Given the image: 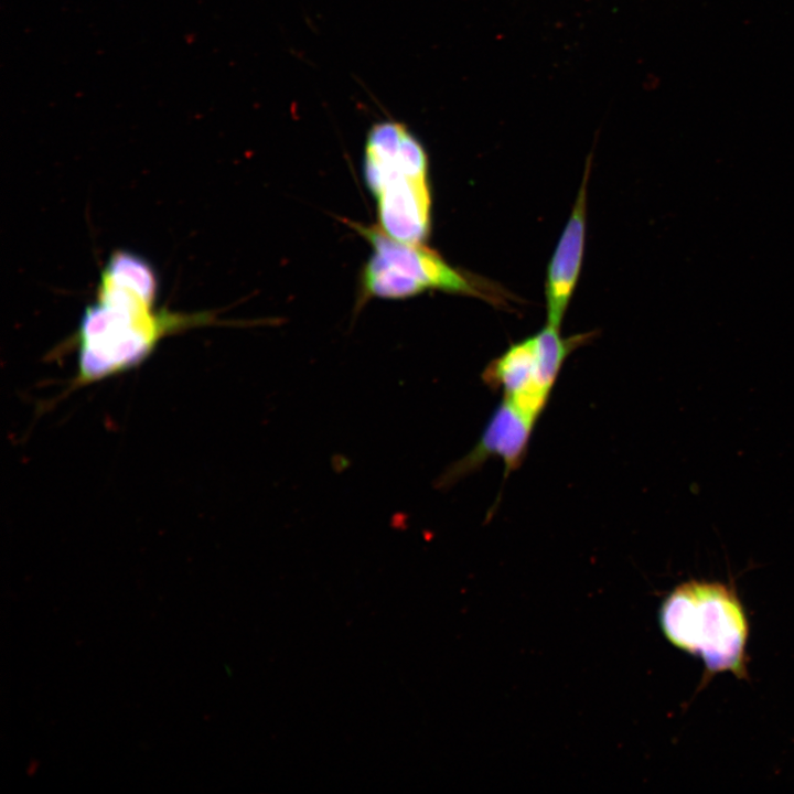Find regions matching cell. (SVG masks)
Segmentation results:
<instances>
[{
	"label": "cell",
	"instance_id": "obj_1",
	"mask_svg": "<svg viewBox=\"0 0 794 794\" xmlns=\"http://www.w3.org/2000/svg\"><path fill=\"white\" fill-rule=\"evenodd\" d=\"M159 279L142 256L119 249L100 272L96 299L79 320L71 388H82L128 372L147 361L168 335L208 324L213 314L155 309Z\"/></svg>",
	"mask_w": 794,
	"mask_h": 794
},
{
	"label": "cell",
	"instance_id": "obj_2",
	"mask_svg": "<svg viewBox=\"0 0 794 794\" xmlns=\"http://www.w3.org/2000/svg\"><path fill=\"white\" fill-rule=\"evenodd\" d=\"M429 162L421 142L395 120L374 124L365 140L363 174L376 200L379 227L407 243L423 244L431 232Z\"/></svg>",
	"mask_w": 794,
	"mask_h": 794
},
{
	"label": "cell",
	"instance_id": "obj_3",
	"mask_svg": "<svg viewBox=\"0 0 794 794\" xmlns=\"http://www.w3.org/2000/svg\"><path fill=\"white\" fill-rule=\"evenodd\" d=\"M659 622L672 644L702 659L707 679L723 672L747 678L749 624L731 586L698 580L677 586L661 607Z\"/></svg>",
	"mask_w": 794,
	"mask_h": 794
},
{
	"label": "cell",
	"instance_id": "obj_4",
	"mask_svg": "<svg viewBox=\"0 0 794 794\" xmlns=\"http://www.w3.org/2000/svg\"><path fill=\"white\" fill-rule=\"evenodd\" d=\"M350 225L373 247L362 269L361 302L373 298L405 299L428 290L484 298L466 273L423 244L398 240L379 226L356 222Z\"/></svg>",
	"mask_w": 794,
	"mask_h": 794
},
{
	"label": "cell",
	"instance_id": "obj_5",
	"mask_svg": "<svg viewBox=\"0 0 794 794\" xmlns=\"http://www.w3.org/2000/svg\"><path fill=\"white\" fill-rule=\"evenodd\" d=\"M536 421L511 400L503 398L495 407L475 446L436 479L434 487L450 489L493 457L504 462L505 476H507L509 472L521 466Z\"/></svg>",
	"mask_w": 794,
	"mask_h": 794
},
{
	"label": "cell",
	"instance_id": "obj_6",
	"mask_svg": "<svg viewBox=\"0 0 794 794\" xmlns=\"http://www.w3.org/2000/svg\"><path fill=\"white\" fill-rule=\"evenodd\" d=\"M588 159L571 214L550 258L546 275L547 323L560 328L581 271L587 229Z\"/></svg>",
	"mask_w": 794,
	"mask_h": 794
},
{
	"label": "cell",
	"instance_id": "obj_7",
	"mask_svg": "<svg viewBox=\"0 0 794 794\" xmlns=\"http://www.w3.org/2000/svg\"><path fill=\"white\" fill-rule=\"evenodd\" d=\"M484 383L503 391V397L537 420L548 403L550 391L541 384L534 336L513 343L485 367Z\"/></svg>",
	"mask_w": 794,
	"mask_h": 794
}]
</instances>
